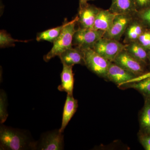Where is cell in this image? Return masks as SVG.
Listing matches in <instances>:
<instances>
[{
    "mask_svg": "<svg viewBox=\"0 0 150 150\" xmlns=\"http://www.w3.org/2000/svg\"><path fill=\"white\" fill-rule=\"evenodd\" d=\"M35 144L25 131L1 124L0 150H35Z\"/></svg>",
    "mask_w": 150,
    "mask_h": 150,
    "instance_id": "6da1fadb",
    "label": "cell"
},
{
    "mask_svg": "<svg viewBox=\"0 0 150 150\" xmlns=\"http://www.w3.org/2000/svg\"><path fill=\"white\" fill-rule=\"evenodd\" d=\"M78 21L77 16L73 20L67 23L59 37L53 43L54 45L51 50L43 57L45 62H48L55 56H59L64 51L72 47L74 35L76 30L75 26Z\"/></svg>",
    "mask_w": 150,
    "mask_h": 150,
    "instance_id": "7a4b0ae2",
    "label": "cell"
},
{
    "mask_svg": "<svg viewBox=\"0 0 150 150\" xmlns=\"http://www.w3.org/2000/svg\"><path fill=\"white\" fill-rule=\"evenodd\" d=\"M82 50L83 52L86 67L98 76L106 79L110 62L98 54L92 48Z\"/></svg>",
    "mask_w": 150,
    "mask_h": 150,
    "instance_id": "3957f363",
    "label": "cell"
},
{
    "mask_svg": "<svg viewBox=\"0 0 150 150\" xmlns=\"http://www.w3.org/2000/svg\"><path fill=\"white\" fill-rule=\"evenodd\" d=\"M126 46V44L118 40L103 37L95 43L92 49L109 62H112Z\"/></svg>",
    "mask_w": 150,
    "mask_h": 150,
    "instance_id": "277c9868",
    "label": "cell"
},
{
    "mask_svg": "<svg viewBox=\"0 0 150 150\" xmlns=\"http://www.w3.org/2000/svg\"><path fill=\"white\" fill-rule=\"evenodd\" d=\"M104 33L102 30L79 27L74 35L73 44L81 50L92 48L95 43L103 37Z\"/></svg>",
    "mask_w": 150,
    "mask_h": 150,
    "instance_id": "5b68a950",
    "label": "cell"
},
{
    "mask_svg": "<svg viewBox=\"0 0 150 150\" xmlns=\"http://www.w3.org/2000/svg\"><path fill=\"white\" fill-rule=\"evenodd\" d=\"M63 133L56 129L44 133L38 142H36L35 150H62L64 148Z\"/></svg>",
    "mask_w": 150,
    "mask_h": 150,
    "instance_id": "8992f818",
    "label": "cell"
},
{
    "mask_svg": "<svg viewBox=\"0 0 150 150\" xmlns=\"http://www.w3.org/2000/svg\"><path fill=\"white\" fill-rule=\"evenodd\" d=\"M112 62L138 76L146 74V65L131 56L125 49L118 54Z\"/></svg>",
    "mask_w": 150,
    "mask_h": 150,
    "instance_id": "52a82bcc",
    "label": "cell"
},
{
    "mask_svg": "<svg viewBox=\"0 0 150 150\" xmlns=\"http://www.w3.org/2000/svg\"><path fill=\"white\" fill-rule=\"evenodd\" d=\"M135 16L136 15H116L111 27L105 32L103 37L119 41Z\"/></svg>",
    "mask_w": 150,
    "mask_h": 150,
    "instance_id": "ba28073f",
    "label": "cell"
},
{
    "mask_svg": "<svg viewBox=\"0 0 150 150\" xmlns=\"http://www.w3.org/2000/svg\"><path fill=\"white\" fill-rule=\"evenodd\" d=\"M138 76L123 69L113 62H110L106 79L118 86L134 81Z\"/></svg>",
    "mask_w": 150,
    "mask_h": 150,
    "instance_id": "9c48e42d",
    "label": "cell"
},
{
    "mask_svg": "<svg viewBox=\"0 0 150 150\" xmlns=\"http://www.w3.org/2000/svg\"><path fill=\"white\" fill-rule=\"evenodd\" d=\"M100 8L88 3L83 6L79 8L78 22L80 27L93 28L97 16Z\"/></svg>",
    "mask_w": 150,
    "mask_h": 150,
    "instance_id": "30bf717a",
    "label": "cell"
},
{
    "mask_svg": "<svg viewBox=\"0 0 150 150\" xmlns=\"http://www.w3.org/2000/svg\"><path fill=\"white\" fill-rule=\"evenodd\" d=\"M59 56L63 64L72 67L76 64H85L83 51L79 47L67 49Z\"/></svg>",
    "mask_w": 150,
    "mask_h": 150,
    "instance_id": "8fae6325",
    "label": "cell"
},
{
    "mask_svg": "<svg viewBox=\"0 0 150 150\" xmlns=\"http://www.w3.org/2000/svg\"><path fill=\"white\" fill-rule=\"evenodd\" d=\"M79 106L77 100L73 95L67 94L63 110L62 125L59 131L63 133L68 123L76 113Z\"/></svg>",
    "mask_w": 150,
    "mask_h": 150,
    "instance_id": "7c38bea8",
    "label": "cell"
},
{
    "mask_svg": "<svg viewBox=\"0 0 150 150\" xmlns=\"http://www.w3.org/2000/svg\"><path fill=\"white\" fill-rule=\"evenodd\" d=\"M109 10L116 15H135L138 12L135 0H112Z\"/></svg>",
    "mask_w": 150,
    "mask_h": 150,
    "instance_id": "4fadbf2b",
    "label": "cell"
},
{
    "mask_svg": "<svg viewBox=\"0 0 150 150\" xmlns=\"http://www.w3.org/2000/svg\"><path fill=\"white\" fill-rule=\"evenodd\" d=\"M146 30L141 22L135 16L125 31L123 43L128 44L137 41L140 35Z\"/></svg>",
    "mask_w": 150,
    "mask_h": 150,
    "instance_id": "5bb4252c",
    "label": "cell"
},
{
    "mask_svg": "<svg viewBox=\"0 0 150 150\" xmlns=\"http://www.w3.org/2000/svg\"><path fill=\"white\" fill-rule=\"evenodd\" d=\"M63 65L61 74V84L58 86V89L59 91L67 93V94L73 95L74 79L73 67Z\"/></svg>",
    "mask_w": 150,
    "mask_h": 150,
    "instance_id": "9a60e30c",
    "label": "cell"
},
{
    "mask_svg": "<svg viewBox=\"0 0 150 150\" xmlns=\"http://www.w3.org/2000/svg\"><path fill=\"white\" fill-rule=\"evenodd\" d=\"M116 15L109 9L100 8L96 19L93 29L106 32L111 27Z\"/></svg>",
    "mask_w": 150,
    "mask_h": 150,
    "instance_id": "2e32d148",
    "label": "cell"
},
{
    "mask_svg": "<svg viewBox=\"0 0 150 150\" xmlns=\"http://www.w3.org/2000/svg\"><path fill=\"white\" fill-rule=\"evenodd\" d=\"M118 87L121 89H134L142 94L144 98H150V75L139 80L118 86Z\"/></svg>",
    "mask_w": 150,
    "mask_h": 150,
    "instance_id": "e0dca14e",
    "label": "cell"
},
{
    "mask_svg": "<svg viewBox=\"0 0 150 150\" xmlns=\"http://www.w3.org/2000/svg\"><path fill=\"white\" fill-rule=\"evenodd\" d=\"M125 50L131 56L146 65L149 64V52L138 41L126 44Z\"/></svg>",
    "mask_w": 150,
    "mask_h": 150,
    "instance_id": "ac0fdd59",
    "label": "cell"
},
{
    "mask_svg": "<svg viewBox=\"0 0 150 150\" xmlns=\"http://www.w3.org/2000/svg\"><path fill=\"white\" fill-rule=\"evenodd\" d=\"M144 104L139 117V133H150V98H145Z\"/></svg>",
    "mask_w": 150,
    "mask_h": 150,
    "instance_id": "d6986e66",
    "label": "cell"
},
{
    "mask_svg": "<svg viewBox=\"0 0 150 150\" xmlns=\"http://www.w3.org/2000/svg\"><path fill=\"white\" fill-rule=\"evenodd\" d=\"M67 24V23H65L61 26L47 30L38 33L36 37V40L38 41L45 40L51 43H54L59 37Z\"/></svg>",
    "mask_w": 150,
    "mask_h": 150,
    "instance_id": "ffe728a7",
    "label": "cell"
},
{
    "mask_svg": "<svg viewBox=\"0 0 150 150\" xmlns=\"http://www.w3.org/2000/svg\"><path fill=\"white\" fill-rule=\"evenodd\" d=\"M7 97L6 92L3 89L0 91V123L3 124L7 119Z\"/></svg>",
    "mask_w": 150,
    "mask_h": 150,
    "instance_id": "44dd1931",
    "label": "cell"
},
{
    "mask_svg": "<svg viewBox=\"0 0 150 150\" xmlns=\"http://www.w3.org/2000/svg\"><path fill=\"white\" fill-rule=\"evenodd\" d=\"M25 42L26 41L23 40H17L13 39L9 34L7 33L4 30H1L0 32V46L3 48L8 46H14L16 42Z\"/></svg>",
    "mask_w": 150,
    "mask_h": 150,
    "instance_id": "7402d4cb",
    "label": "cell"
},
{
    "mask_svg": "<svg viewBox=\"0 0 150 150\" xmlns=\"http://www.w3.org/2000/svg\"><path fill=\"white\" fill-rule=\"evenodd\" d=\"M135 16L141 22L146 29L150 30V6L137 12Z\"/></svg>",
    "mask_w": 150,
    "mask_h": 150,
    "instance_id": "603a6c76",
    "label": "cell"
},
{
    "mask_svg": "<svg viewBox=\"0 0 150 150\" xmlns=\"http://www.w3.org/2000/svg\"><path fill=\"white\" fill-rule=\"evenodd\" d=\"M148 51H150V30L147 29L140 35L137 41Z\"/></svg>",
    "mask_w": 150,
    "mask_h": 150,
    "instance_id": "cb8c5ba5",
    "label": "cell"
},
{
    "mask_svg": "<svg viewBox=\"0 0 150 150\" xmlns=\"http://www.w3.org/2000/svg\"><path fill=\"white\" fill-rule=\"evenodd\" d=\"M139 141L142 146L146 150H150V133H139Z\"/></svg>",
    "mask_w": 150,
    "mask_h": 150,
    "instance_id": "d4e9b609",
    "label": "cell"
},
{
    "mask_svg": "<svg viewBox=\"0 0 150 150\" xmlns=\"http://www.w3.org/2000/svg\"><path fill=\"white\" fill-rule=\"evenodd\" d=\"M138 11L150 6V0H135Z\"/></svg>",
    "mask_w": 150,
    "mask_h": 150,
    "instance_id": "484cf974",
    "label": "cell"
},
{
    "mask_svg": "<svg viewBox=\"0 0 150 150\" xmlns=\"http://www.w3.org/2000/svg\"><path fill=\"white\" fill-rule=\"evenodd\" d=\"M79 8L83 6L88 3V0H79Z\"/></svg>",
    "mask_w": 150,
    "mask_h": 150,
    "instance_id": "4316f807",
    "label": "cell"
},
{
    "mask_svg": "<svg viewBox=\"0 0 150 150\" xmlns=\"http://www.w3.org/2000/svg\"><path fill=\"white\" fill-rule=\"evenodd\" d=\"M149 64H150V51L149 53Z\"/></svg>",
    "mask_w": 150,
    "mask_h": 150,
    "instance_id": "83f0119b",
    "label": "cell"
},
{
    "mask_svg": "<svg viewBox=\"0 0 150 150\" xmlns=\"http://www.w3.org/2000/svg\"><path fill=\"white\" fill-rule=\"evenodd\" d=\"M94 1V0H88V1Z\"/></svg>",
    "mask_w": 150,
    "mask_h": 150,
    "instance_id": "f1b7e54d",
    "label": "cell"
}]
</instances>
